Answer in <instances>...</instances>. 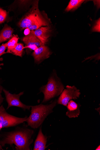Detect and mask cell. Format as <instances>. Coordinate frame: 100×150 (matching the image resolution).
Segmentation results:
<instances>
[{
    "mask_svg": "<svg viewBox=\"0 0 100 150\" xmlns=\"http://www.w3.org/2000/svg\"><path fill=\"white\" fill-rule=\"evenodd\" d=\"M57 103V100L56 99L49 104L31 106V114L26 121L28 125L34 129L38 128L47 117L53 112V109Z\"/></svg>",
    "mask_w": 100,
    "mask_h": 150,
    "instance_id": "obj_2",
    "label": "cell"
},
{
    "mask_svg": "<svg viewBox=\"0 0 100 150\" xmlns=\"http://www.w3.org/2000/svg\"><path fill=\"white\" fill-rule=\"evenodd\" d=\"M28 117H17L8 113L4 106H0V130L2 128L16 126L26 122Z\"/></svg>",
    "mask_w": 100,
    "mask_h": 150,
    "instance_id": "obj_4",
    "label": "cell"
},
{
    "mask_svg": "<svg viewBox=\"0 0 100 150\" xmlns=\"http://www.w3.org/2000/svg\"><path fill=\"white\" fill-rule=\"evenodd\" d=\"M7 48L6 44H3L0 46V58L3 54L6 53L5 52Z\"/></svg>",
    "mask_w": 100,
    "mask_h": 150,
    "instance_id": "obj_20",
    "label": "cell"
},
{
    "mask_svg": "<svg viewBox=\"0 0 100 150\" xmlns=\"http://www.w3.org/2000/svg\"><path fill=\"white\" fill-rule=\"evenodd\" d=\"M66 89H65L61 94L57 100L59 104L67 106L68 103L72 99H77L79 97L81 93L80 90L75 86H67Z\"/></svg>",
    "mask_w": 100,
    "mask_h": 150,
    "instance_id": "obj_6",
    "label": "cell"
},
{
    "mask_svg": "<svg viewBox=\"0 0 100 150\" xmlns=\"http://www.w3.org/2000/svg\"><path fill=\"white\" fill-rule=\"evenodd\" d=\"M25 48L23 44L19 43L15 48L10 52L9 53L16 56L22 57L23 50Z\"/></svg>",
    "mask_w": 100,
    "mask_h": 150,
    "instance_id": "obj_17",
    "label": "cell"
},
{
    "mask_svg": "<svg viewBox=\"0 0 100 150\" xmlns=\"http://www.w3.org/2000/svg\"><path fill=\"white\" fill-rule=\"evenodd\" d=\"M68 110L66 115L70 118H75L78 117L80 114V106L74 101L71 100L67 106Z\"/></svg>",
    "mask_w": 100,
    "mask_h": 150,
    "instance_id": "obj_13",
    "label": "cell"
},
{
    "mask_svg": "<svg viewBox=\"0 0 100 150\" xmlns=\"http://www.w3.org/2000/svg\"><path fill=\"white\" fill-rule=\"evenodd\" d=\"M34 133L33 130L26 126L17 127L12 131L0 134V149L6 144L16 146L17 150H30L33 142L32 138Z\"/></svg>",
    "mask_w": 100,
    "mask_h": 150,
    "instance_id": "obj_1",
    "label": "cell"
},
{
    "mask_svg": "<svg viewBox=\"0 0 100 150\" xmlns=\"http://www.w3.org/2000/svg\"><path fill=\"white\" fill-rule=\"evenodd\" d=\"M8 12L0 7V24L4 23L7 19Z\"/></svg>",
    "mask_w": 100,
    "mask_h": 150,
    "instance_id": "obj_18",
    "label": "cell"
},
{
    "mask_svg": "<svg viewBox=\"0 0 100 150\" xmlns=\"http://www.w3.org/2000/svg\"><path fill=\"white\" fill-rule=\"evenodd\" d=\"M23 40L26 45L25 48H28L34 51L43 45L40 41L31 31L29 34L26 35L23 37Z\"/></svg>",
    "mask_w": 100,
    "mask_h": 150,
    "instance_id": "obj_8",
    "label": "cell"
},
{
    "mask_svg": "<svg viewBox=\"0 0 100 150\" xmlns=\"http://www.w3.org/2000/svg\"><path fill=\"white\" fill-rule=\"evenodd\" d=\"M48 137L43 133L41 127L40 128L35 142L34 150H45L46 149Z\"/></svg>",
    "mask_w": 100,
    "mask_h": 150,
    "instance_id": "obj_12",
    "label": "cell"
},
{
    "mask_svg": "<svg viewBox=\"0 0 100 150\" xmlns=\"http://www.w3.org/2000/svg\"><path fill=\"white\" fill-rule=\"evenodd\" d=\"M100 149V145L99 146V147H98L96 149V150H99Z\"/></svg>",
    "mask_w": 100,
    "mask_h": 150,
    "instance_id": "obj_24",
    "label": "cell"
},
{
    "mask_svg": "<svg viewBox=\"0 0 100 150\" xmlns=\"http://www.w3.org/2000/svg\"><path fill=\"white\" fill-rule=\"evenodd\" d=\"M1 150V149H0V150Z\"/></svg>",
    "mask_w": 100,
    "mask_h": 150,
    "instance_id": "obj_25",
    "label": "cell"
},
{
    "mask_svg": "<svg viewBox=\"0 0 100 150\" xmlns=\"http://www.w3.org/2000/svg\"><path fill=\"white\" fill-rule=\"evenodd\" d=\"M92 31L93 32H100V19L99 18L96 22L93 27Z\"/></svg>",
    "mask_w": 100,
    "mask_h": 150,
    "instance_id": "obj_19",
    "label": "cell"
},
{
    "mask_svg": "<svg viewBox=\"0 0 100 150\" xmlns=\"http://www.w3.org/2000/svg\"><path fill=\"white\" fill-rule=\"evenodd\" d=\"M84 0H71L65 9V11L68 12L77 9L84 1Z\"/></svg>",
    "mask_w": 100,
    "mask_h": 150,
    "instance_id": "obj_16",
    "label": "cell"
},
{
    "mask_svg": "<svg viewBox=\"0 0 100 150\" xmlns=\"http://www.w3.org/2000/svg\"><path fill=\"white\" fill-rule=\"evenodd\" d=\"M38 1H35L32 7L23 17L18 23L21 30L27 28L32 24L41 14L38 8Z\"/></svg>",
    "mask_w": 100,
    "mask_h": 150,
    "instance_id": "obj_5",
    "label": "cell"
},
{
    "mask_svg": "<svg viewBox=\"0 0 100 150\" xmlns=\"http://www.w3.org/2000/svg\"><path fill=\"white\" fill-rule=\"evenodd\" d=\"M64 86L56 74L49 78L47 84L40 89L44 94L42 103H45L61 94Z\"/></svg>",
    "mask_w": 100,
    "mask_h": 150,
    "instance_id": "obj_3",
    "label": "cell"
},
{
    "mask_svg": "<svg viewBox=\"0 0 100 150\" xmlns=\"http://www.w3.org/2000/svg\"><path fill=\"white\" fill-rule=\"evenodd\" d=\"M51 54L48 47L45 45H42L34 51L33 56L36 63H38L48 58Z\"/></svg>",
    "mask_w": 100,
    "mask_h": 150,
    "instance_id": "obj_9",
    "label": "cell"
},
{
    "mask_svg": "<svg viewBox=\"0 0 100 150\" xmlns=\"http://www.w3.org/2000/svg\"><path fill=\"white\" fill-rule=\"evenodd\" d=\"M3 91L4 93L6 100L8 104L7 110L11 107L16 106L21 108L24 111L30 110L31 106L26 105L20 100V98L23 94L24 92H21L18 94H12L4 89Z\"/></svg>",
    "mask_w": 100,
    "mask_h": 150,
    "instance_id": "obj_7",
    "label": "cell"
},
{
    "mask_svg": "<svg viewBox=\"0 0 100 150\" xmlns=\"http://www.w3.org/2000/svg\"><path fill=\"white\" fill-rule=\"evenodd\" d=\"M3 60V59L2 58H0V61H2ZM4 65V64L3 63H0V70L2 68L1 67V66H3Z\"/></svg>",
    "mask_w": 100,
    "mask_h": 150,
    "instance_id": "obj_23",
    "label": "cell"
},
{
    "mask_svg": "<svg viewBox=\"0 0 100 150\" xmlns=\"http://www.w3.org/2000/svg\"><path fill=\"white\" fill-rule=\"evenodd\" d=\"M100 2L99 1H94V4L96 5L98 8H99L100 7Z\"/></svg>",
    "mask_w": 100,
    "mask_h": 150,
    "instance_id": "obj_22",
    "label": "cell"
},
{
    "mask_svg": "<svg viewBox=\"0 0 100 150\" xmlns=\"http://www.w3.org/2000/svg\"><path fill=\"white\" fill-rule=\"evenodd\" d=\"M3 89L4 88L0 84V106L3 103L4 100V98L2 97L1 95Z\"/></svg>",
    "mask_w": 100,
    "mask_h": 150,
    "instance_id": "obj_21",
    "label": "cell"
},
{
    "mask_svg": "<svg viewBox=\"0 0 100 150\" xmlns=\"http://www.w3.org/2000/svg\"><path fill=\"white\" fill-rule=\"evenodd\" d=\"M19 37L17 35H14L6 43L7 50L6 53H9L10 52L15 48L18 45Z\"/></svg>",
    "mask_w": 100,
    "mask_h": 150,
    "instance_id": "obj_15",
    "label": "cell"
},
{
    "mask_svg": "<svg viewBox=\"0 0 100 150\" xmlns=\"http://www.w3.org/2000/svg\"><path fill=\"white\" fill-rule=\"evenodd\" d=\"M34 35L40 41L43 45L48 42L50 36L51 29L50 26L41 27L34 31H31Z\"/></svg>",
    "mask_w": 100,
    "mask_h": 150,
    "instance_id": "obj_10",
    "label": "cell"
},
{
    "mask_svg": "<svg viewBox=\"0 0 100 150\" xmlns=\"http://www.w3.org/2000/svg\"><path fill=\"white\" fill-rule=\"evenodd\" d=\"M46 16L41 13L36 20L30 25L28 26L27 28L31 31H34L42 26H49L50 22Z\"/></svg>",
    "mask_w": 100,
    "mask_h": 150,
    "instance_id": "obj_11",
    "label": "cell"
},
{
    "mask_svg": "<svg viewBox=\"0 0 100 150\" xmlns=\"http://www.w3.org/2000/svg\"><path fill=\"white\" fill-rule=\"evenodd\" d=\"M13 29L7 24H6L0 32V44L9 40L13 36Z\"/></svg>",
    "mask_w": 100,
    "mask_h": 150,
    "instance_id": "obj_14",
    "label": "cell"
}]
</instances>
